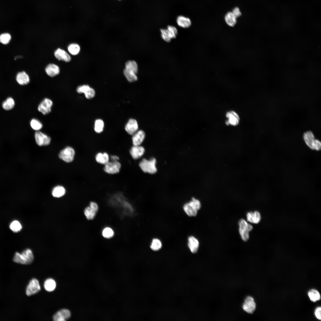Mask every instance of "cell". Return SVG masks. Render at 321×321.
I'll use <instances>...</instances> for the list:
<instances>
[{"label":"cell","instance_id":"d6a6232c","mask_svg":"<svg viewBox=\"0 0 321 321\" xmlns=\"http://www.w3.org/2000/svg\"><path fill=\"white\" fill-rule=\"evenodd\" d=\"M162 247V243L161 241L158 238H154L152 240L150 245V248L154 251H158Z\"/></svg>","mask_w":321,"mask_h":321},{"label":"cell","instance_id":"44dd1931","mask_svg":"<svg viewBox=\"0 0 321 321\" xmlns=\"http://www.w3.org/2000/svg\"><path fill=\"white\" fill-rule=\"evenodd\" d=\"M16 80L17 82L22 85L27 84L30 81L29 76L24 71L18 73L16 76Z\"/></svg>","mask_w":321,"mask_h":321},{"label":"cell","instance_id":"74e56055","mask_svg":"<svg viewBox=\"0 0 321 321\" xmlns=\"http://www.w3.org/2000/svg\"><path fill=\"white\" fill-rule=\"evenodd\" d=\"M160 31L163 39L167 42H170L171 39L167 29H161Z\"/></svg>","mask_w":321,"mask_h":321},{"label":"cell","instance_id":"7402d4cb","mask_svg":"<svg viewBox=\"0 0 321 321\" xmlns=\"http://www.w3.org/2000/svg\"><path fill=\"white\" fill-rule=\"evenodd\" d=\"M95 160L98 163L105 165L109 161V157L106 152H99L95 156Z\"/></svg>","mask_w":321,"mask_h":321},{"label":"cell","instance_id":"8d00e7d4","mask_svg":"<svg viewBox=\"0 0 321 321\" xmlns=\"http://www.w3.org/2000/svg\"><path fill=\"white\" fill-rule=\"evenodd\" d=\"M11 39V35L9 33H4L0 35V43L3 44L8 43Z\"/></svg>","mask_w":321,"mask_h":321},{"label":"cell","instance_id":"83f0119b","mask_svg":"<svg viewBox=\"0 0 321 321\" xmlns=\"http://www.w3.org/2000/svg\"><path fill=\"white\" fill-rule=\"evenodd\" d=\"M308 295L311 300L313 302H315L320 299V293L315 289L310 290L308 292Z\"/></svg>","mask_w":321,"mask_h":321},{"label":"cell","instance_id":"ffe728a7","mask_svg":"<svg viewBox=\"0 0 321 321\" xmlns=\"http://www.w3.org/2000/svg\"><path fill=\"white\" fill-rule=\"evenodd\" d=\"M177 25L180 27L184 28H187L190 27L191 22L190 19L183 15L177 17L176 19Z\"/></svg>","mask_w":321,"mask_h":321},{"label":"cell","instance_id":"e575fe53","mask_svg":"<svg viewBox=\"0 0 321 321\" xmlns=\"http://www.w3.org/2000/svg\"><path fill=\"white\" fill-rule=\"evenodd\" d=\"M104 126V123L102 119H99L95 120L94 130L96 133H100L102 132L103 130Z\"/></svg>","mask_w":321,"mask_h":321},{"label":"cell","instance_id":"52a82bcc","mask_svg":"<svg viewBox=\"0 0 321 321\" xmlns=\"http://www.w3.org/2000/svg\"><path fill=\"white\" fill-rule=\"evenodd\" d=\"M53 105L52 101L50 99L46 98L40 103L38 107V110L43 114L46 115L51 111Z\"/></svg>","mask_w":321,"mask_h":321},{"label":"cell","instance_id":"ee69618b","mask_svg":"<svg viewBox=\"0 0 321 321\" xmlns=\"http://www.w3.org/2000/svg\"><path fill=\"white\" fill-rule=\"evenodd\" d=\"M321 307H318L316 308L314 312V314L316 317L318 319L320 320L321 319Z\"/></svg>","mask_w":321,"mask_h":321},{"label":"cell","instance_id":"b9f144b4","mask_svg":"<svg viewBox=\"0 0 321 321\" xmlns=\"http://www.w3.org/2000/svg\"><path fill=\"white\" fill-rule=\"evenodd\" d=\"M261 219V215L259 212L257 211H255L254 212L253 217L252 223L258 224L260 222Z\"/></svg>","mask_w":321,"mask_h":321},{"label":"cell","instance_id":"cb8c5ba5","mask_svg":"<svg viewBox=\"0 0 321 321\" xmlns=\"http://www.w3.org/2000/svg\"><path fill=\"white\" fill-rule=\"evenodd\" d=\"M65 193V190L62 186L59 185L54 187L52 191V195L55 197L59 198L63 196Z\"/></svg>","mask_w":321,"mask_h":321},{"label":"cell","instance_id":"d590c367","mask_svg":"<svg viewBox=\"0 0 321 321\" xmlns=\"http://www.w3.org/2000/svg\"><path fill=\"white\" fill-rule=\"evenodd\" d=\"M189 203L195 210L198 211L201 207V204L200 201L194 198H192Z\"/></svg>","mask_w":321,"mask_h":321},{"label":"cell","instance_id":"2e32d148","mask_svg":"<svg viewBox=\"0 0 321 321\" xmlns=\"http://www.w3.org/2000/svg\"><path fill=\"white\" fill-rule=\"evenodd\" d=\"M45 70L47 74L51 77H54L58 75L60 71L59 67L53 63L48 64L46 66Z\"/></svg>","mask_w":321,"mask_h":321},{"label":"cell","instance_id":"603a6c76","mask_svg":"<svg viewBox=\"0 0 321 321\" xmlns=\"http://www.w3.org/2000/svg\"><path fill=\"white\" fill-rule=\"evenodd\" d=\"M56 283L52 278H49L45 280L44 282V288L48 292H51L55 289L56 287Z\"/></svg>","mask_w":321,"mask_h":321},{"label":"cell","instance_id":"e0dca14e","mask_svg":"<svg viewBox=\"0 0 321 321\" xmlns=\"http://www.w3.org/2000/svg\"><path fill=\"white\" fill-rule=\"evenodd\" d=\"M145 134L144 132L141 130H138L132 137L133 144L134 146L140 145L144 139Z\"/></svg>","mask_w":321,"mask_h":321},{"label":"cell","instance_id":"7c38bea8","mask_svg":"<svg viewBox=\"0 0 321 321\" xmlns=\"http://www.w3.org/2000/svg\"><path fill=\"white\" fill-rule=\"evenodd\" d=\"M242 307L243 309L248 313H253L256 308V304L253 298L251 296H248L245 300Z\"/></svg>","mask_w":321,"mask_h":321},{"label":"cell","instance_id":"3957f363","mask_svg":"<svg viewBox=\"0 0 321 321\" xmlns=\"http://www.w3.org/2000/svg\"><path fill=\"white\" fill-rule=\"evenodd\" d=\"M156 162V159L154 158L149 160L144 158L139 163V166L144 172L154 174L157 171Z\"/></svg>","mask_w":321,"mask_h":321},{"label":"cell","instance_id":"ab89813d","mask_svg":"<svg viewBox=\"0 0 321 321\" xmlns=\"http://www.w3.org/2000/svg\"><path fill=\"white\" fill-rule=\"evenodd\" d=\"M102 235L105 238H110L114 236V232L111 228L109 227H106L103 229Z\"/></svg>","mask_w":321,"mask_h":321},{"label":"cell","instance_id":"ba28073f","mask_svg":"<svg viewBox=\"0 0 321 321\" xmlns=\"http://www.w3.org/2000/svg\"><path fill=\"white\" fill-rule=\"evenodd\" d=\"M34 137L37 144L40 146H47L51 142L50 137L46 134L39 131H36L34 134Z\"/></svg>","mask_w":321,"mask_h":321},{"label":"cell","instance_id":"7dc6e473","mask_svg":"<svg viewBox=\"0 0 321 321\" xmlns=\"http://www.w3.org/2000/svg\"><path fill=\"white\" fill-rule=\"evenodd\" d=\"M111 159L112 161H117L119 159V157L116 155H112L111 157Z\"/></svg>","mask_w":321,"mask_h":321},{"label":"cell","instance_id":"d6986e66","mask_svg":"<svg viewBox=\"0 0 321 321\" xmlns=\"http://www.w3.org/2000/svg\"><path fill=\"white\" fill-rule=\"evenodd\" d=\"M188 245L191 252L193 253L197 252L199 246L198 239L193 236H190L188 238Z\"/></svg>","mask_w":321,"mask_h":321},{"label":"cell","instance_id":"ac0fdd59","mask_svg":"<svg viewBox=\"0 0 321 321\" xmlns=\"http://www.w3.org/2000/svg\"><path fill=\"white\" fill-rule=\"evenodd\" d=\"M226 116L228 120L226 124H230L232 126L237 125L239 123L240 118L237 114L233 111H231L228 112Z\"/></svg>","mask_w":321,"mask_h":321},{"label":"cell","instance_id":"4316f807","mask_svg":"<svg viewBox=\"0 0 321 321\" xmlns=\"http://www.w3.org/2000/svg\"><path fill=\"white\" fill-rule=\"evenodd\" d=\"M125 68L132 71L136 74L138 72V66L136 62L133 60L128 61L125 64Z\"/></svg>","mask_w":321,"mask_h":321},{"label":"cell","instance_id":"f6af8a7d","mask_svg":"<svg viewBox=\"0 0 321 321\" xmlns=\"http://www.w3.org/2000/svg\"><path fill=\"white\" fill-rule=\"evenodd\" d=\"M232 12L236 18L240 16L241 14L239 9L238 7L235 8L233 10Z\"/></svg>","mask_w":321,"mask_h":321},{"label":"cell","instance_id":"bcb514c9","mask_svg":"<svg viewBox=\"0 0 321 321\" xmlns=\"http://www.w3.org/2000/svg\"><path fill=\"white\" fill-rule=\"evenodd\" d=\"M253 214L254 212H248L246 215L247 220L250 222L252 223Z\"/></svg>","mask_w":321,"mask_h":321},{"label":"cell","instance_id":"9c48e42d","mask_svg":"<svg viewBox=\"0 0 321 321\" xmlns=\"http://www.w3.org/2000/svg\"><path fill=\"white\" fill-rule=\"evenodd\" d=\"M121 167V163L118 161H109L105 165L104 170L108 174H114L119 172Z\"/></svg>","mask_w":321,"mask_h":321},{"label":"cell","instance_id":"f35d334b","mask_svg":"<svg viewBox=\"0 0 321 321\" xmlns=\"http://www.w3.org/2000/svg\"><path fill=\"white\" fill-rule=\"evenodd\" d=\"M171 39L175 38L178 34L177 29L174 26L169 25L167 28Z\"/></svg>","mask_w":321,"mask_h":321},{"label":"cell","instance_id":"8992f818","mask_svg":"<svg viewBox=\"0 0 321 321\" xmlns=\"http://www.w3.org/2000/svg\"><path fill=\"white\" fill-rule=\"evenodd\" d=\"M75 154V152L73 148L67 147L60 152L59 156L64 161L69 163L73 160Z\"/></svg>","mask_w":321,"mask_h":321},{"label":"cell","instance_id":"8fae6325","mask_svg":"<svg viewBox=\"0 0 321 321\" xmlns=\"http://www.w3.org/2000/svg\"><path fill=\"white\" fill-rule=\"evenodd\" d=\"M71 317V313L68 309H62L54 314L53 318L54 321H65L69 319Z\"/></svg>","mask_w":321,"mask_h":321},{"label":"cell","instance_id":"484cf974","mask_svg":"<svg viewBox=\"0 0 321 321\" xmlns=\"http://www.w3.org/2000/svg\"><path fill=\"white\" fill-rule=\"evenodd\" d=\"M236 18L232 12H229L226 15L225 20L226 24L229 26H233L236 23Z\"/></svg>","mask_w":321,"mask_h":321},{"label":"cell","instance_id":"9a60e30c","mask_svg":"<svg viewBox=\"0 0 321 321\" xmlns=\"http://www.w3.org/2000/svg\"><path fill=\"white\" fill-rule=\"evenodd\" d=\"M145 151L143 147L140 145H133L131 148L130 152L132 158L135 160H137L143 156Z\"/></svg>","mask_w":321,"mask_h":321},{"label":"cell","instance_id":"836d02e7","mask_svg":"<svg viewBox=\"0 0 321 321\" xmlns=\"http://www.w3.org/2000/svg\"><path fill=\"white\" fill-rule=\"evenodd\" d=\"M10 229L14 232H18L20 231L22 226L20 222L17 220H14L10 225Z\"/></svg>","mask_w":321,"mask_h":321},{"label":"cell","instance_id":"5bb4252c","mask_svg":"<svg viewBox=\"0 0 321 321\" xmlns=\"http://www.w3.org/2000/svg\"><path fill=\"white\" fill-rule=\"evenodd\" d=\"M54 55L59 61H62L66 62H69L71 60L70 56L65 51L59 48L54 52Z\"/></svg>","mask_w":321,"mask_h":321},{"label":"cell","instance_id":"f1b7e54d","mask_svg":"<svg viewBox=\"0 0 321 321\" xmlns=\"http://www.w3.org/2000/svg\"><path fill=\"white\" fill-rule=\"evenodd\" d=\"M15 103L14 99L11 97H9L2 103V106L4 109L9 110L12 109L15 106Z\"/></svg>","mask_w":321,"mask_h":321},{"label":"cell","instance_id":"7a4b0ae2","mask_svg":"<svg viewBox=\"0 0 321 321\" xmlns=\"http://www.w3.org/2000/svg\"><path fill=\"white\" fill-rule=\"evenodd\" d=\"M304 141L310 149L319 151L321 148V143L318 140L315 139L313 133L311 131L305 133L303 135Z\"/></svg>","mask_w":321,"mask_h":321},{"label":"cell","instance_id":"1f68e13d","mask_svg":"<svg viewBox=\"0 0 321 321\" xmlns=\"http://www.w3.org/2000/svg\"><path fill=\"white\" fill-rule=\"evenodd\" d=\"M30 125L32 128L36 131H39L43 127L42 123L39 120L34 118L31 120Z\"/></svg>","mask_w":321,"mask_h":321},{"label":"cell","instance_id":"f546056e","mask_svg":"<svg viewBox=\"0 0 321 321\" xmlns=\"http://www.w3.org/2000/svg\"><path fill=\"white\" fill-rule=\"evenodd\" d=\"M124 74L127 80L130 82L136 81L137 80L136 74L125 68L123 70Z\"/></svg>","mask_w":321,"mask_h":321},{"label":"cell","instance_id":"6da1fadb","mask_svg":"<svg viewBox=\"0 0 321 321\" xmlns=\"http://www.w3.org/2000/svg\"><path fill=\"white\" fill-rule=\"evenodd\" d=\"M34 260L32 252L29 248L25 249L21 253L16 252L13 258V261L15 262L24 265L31 264Z\"/></svg>","mask_w":321,"mask_h":321},{"label":"cell","instance_id":"4fadbf2b","mask_svg":"<svg viewBox=\"0 0 321 321\" xmlns=\"http://www.w3.org/2000/svg\"><path fill=\"white\" fill-rule=\"evenodd\" d=\"M138 128L137 122L133 119H130L125 127V129L127 133L132 136L138 130Z\"/></svg>","mask_w":321,"mask_h":321},{"label":"cell","instance_id":"60d3db41","mask_svg":"<svg viewBox=\"0 0 321 321\" xmlns=\"http://www.w3.org/2000/svg\"><path fill=\"white\" fill-rule=\"evenodd\" d=\"M85 97L87 99H91L95 96V91L94 89L89 87L84 93Z\"/></svg>","mask_w":321,"mask_h":321},{"label":"cell","instance_id":"7bdbcfd3","mask_svg":"<svg viewBox=\"0 0 321 321\" xmlns=\"http://www.w3.org/2000/svg\"><path fill=\"white\" fill-rule=\"evenodd\" d=\"M90 86L88 85H83L78 86L76 89V91L78 93H84Z\"/></svg>","mask_w":321,"mask_h":321},{"label":"cell","instance_id":"277c9868","mask_svg":"<svg viewBox=\"0 0 321 321\" xmlns=\"http://www.w3.org/2000/svg\"><path fill=\"white\" fill-rule=\"evenodd\" d=\"M238 224L241 237L243 241H246L249 238V232L252 230L253 227L243 219H241L239 221Z\"/></svg>","mask_w":321,"mask_h":321},{"label":"cell","instance_id":"d4e9b609","mask_svg":"<svg viewBox=\"0 0 321 321\" xmlns=\"http://www.w3.org/2000/svg\"><path fill=\"white\" fill-rule=\"evenodd\" d=\"M183 209L186 214L189 216H195L197 214L198 211L193 209L188 202L184 204Z\"/></svg>","mask_w":321,"mask_h":321},{"label":"cell","instance_id":"4dcf8cb0","mask_svg":"<svg viewBox=\"0 0 321 321\" xmlns=\"http://www.w3.org/2000/svg\"><path fill=\"white\" fill-rule=\"evenodd\" d=\"M69 52L72 55H76L79 52L80 48L79 45L75 43H72L70 44L67 47Z\"/></svg>","mask_w":321,"mask_h":321},{"label":"cell","instance_id":"5b68a950","mask_svg":"<svg viewBox=\"0 0 321 321\" xmlns=\"http://www.w3.org/2000/svg\"><path fill=\"white\" fill-rule=\"evenodd\" d=\"M41 290L38 281L33 278L29 282L26 289V294L28 296L37 294Z\"/></svg>","mask_w":321,"mask_h":321},{"label":"cell","instance_id":"30bf717a","mask_svg":"<svg viewBox=\"0 0 321 321\" xmlns=\"http://www.w3.org/2000/svg\"><path fill=\"white\" fill-rule=\"evenodd\" d=\"M98 210L97 204L94 202H90L89 206L86 207L84 210V214L88 220L93 219Z\"/></svg>","mask_w":321,"mask_h":321}]
</instances>
